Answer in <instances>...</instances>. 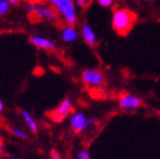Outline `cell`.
<instances>
[{
    "instance_id": "obj_1",
    "label": "cell",
    "mask_w": 160,
    "mask_h": 159,
    "mask_svg": "<svg viewBox=\"0 0 160 159\" xmlns=\"http://www.w3.org/2000/svg\"><path fill=\"white\" fill-rule=\"evenodd\" d=\"M136 22H138V15L133 10H129L127 8H116L112 13L111 26L118 35L126 37L133 30Z\"/></svg>"
},
{
    "instance_id": "obj_2",
    "label": "cell",
    "mask_w": 160,
    "mask_h": 159,
    "mask_svg": "<svg viewBox=\"0 0 160 159\" xmlns=\"http://www.w3.org/2000/svg\"><path fill=\"white\" fill-rule=\"evenodd\" d=\"M28 10L30 16L34 17L35 21L47 19L50 22H56L59 17L58 12L52 6H39L35 3H30Z\"/></svg>"
},
{
    "instance_id": "obj_3",
    "label": "cell",
    "mask_w": 160,
    "mask_h": 159,
    "mask_svg": "<svg viewBox=\"0 0 160 159\" xmlns=\"http://www.w3.org/2000/svg\"><path fill=\"white\" fill-rule=\"evenodd\" d=\"M55 8L66 25L74 26L76 24L77 16L74 0H60Z\"/></svg>"
},
{
    "instance_id": "obj_4",
    "label": "cell",
    "mask_w": 160,
    "mask_h": 159,
    "mask_svg": "<svg viewBox=\"0 0 160 159\" xmlns=\"http://www.w3.org/2000/svg\"><path fill=\"white\" fill-rule=\"evenodd\" d=\"M73 114H74L73 101H72V99L66 98L56 107L55 110L49 113V117L52 119L53 122L59 123L62 122L66 117H68L69 115H73Z\"/></svg>"
},
{
    "instance_id": "obj_5",
    "label": "cell",
    "mask_w": 160,
    "mask_h": 159,
    "mask_svg": "<svg viewBox=\"0 0 160 159\" xmlns=\"http://www.w3.org/2000/svg\"><path fill=\"white\" fill-rule=\"evenodd\" d=\"M94 123H96V118H92V117L86 118L83 113H74L69 119L71 127L75 133H82L89 129L90 126H92Z\"/></svg>"
},
{
    "instance_id": "obj_6",
    "label": "cell",
    "mask_w": 160,
    "mask_h": 159,
    "mask_svg": "<svg viewBox=\"0 0 160 159\" xmlns=\"http://www.w3.org/2000/svg\"><path fill=\"white\" fill-rule=\"evenodd\" d=\"M82 82L85 84L86 86H92V88H97V86H101L105 83V75L102 74L99 69L96 68H86L82 73Z\"/></svg>"
},
{
    "instance_id": "obj_7",
    "label": "cell",
    "mask_w": 160,
    "mask_h": 159,
    "mask_svg": "<svg viewBox=\"0 0 160 159\" xmlns=\"http://www.w3.org/2000/svg\"><path fill=\"white\" fill-rule=\"evenodd\" d=\"M118 105L123 110H135L142 106V99L133 93L125 92L120 95Z\"/></svg>"
},
{
    "instance_id": "obj_8",
    "label": "cell",
    "mask_w": 160,
    "mask_h": 159,
    "mask_svg": "<svg viewBox=\"0 0 160 159\" xmlns=\"http://www.w3.org/2000/svg\"><path fill=\"white\" fill-rule=\"evenodd\" d=\"M30 42L34 47H37L39 49L46 50V51H55L56 50V43L48 38L40 37V35H31Z\"/></svg>"
},
{
    "instance_id": "obj_9",
    "label": "cell",
    "mask_w": 160,
    "mask_h": 159,
    "mask_svg": "<svg viewBox=\"0 0 160 159\" xmlns=\"http://www.w3.org/2000/svg\"><path fill=\"white\" fill-rule=\"evenodd\" d=\"M82 38L85 41L86 44H89L90 47H94L97 44V35L94 33V31L92 30V28L90 26L89 23H84L82 25Z\"/></svg>"
},
{
    "instance_id": "obj_10",
    "label": "cell",
    "mask_w": 160,
    "mask_h": 159,
    "mask_svg": "<svg viewBox=\"0 0 160 159\" xmlns=\"http://www.w3.org/2000/svg\"><path fill=\"white\" fill-rule=\"evenodd\" d=\"M21 116L23 117L24 122L26 123V125H28L30 132L33 133V134H37L38 130H39V126H38V123H37V121H35V118L31 115V113L28 111V110H21Z\"/></svg>"
},
{
    "instance_id": "obj_11",
    "label": "cell",
    "mask_w": 160,
    "mask_h": 159,
    "mask_svg": "<svg viewBox=\"0 0 160 159\" xmlns=\"http://www.w3.org/2000/svg\"><path fill=\"white\" fill-rule=\"evenodd\" d=\"M77 37H78V34H77V31L75 30L74 26L66 25L62 30V39L64 40L65 42H74L75 40L77 39Z\"/></svg>"
},
{
    "instance_id": "obj_12",
    "label": "cell",
    "mask_w": 160,
    "mask_h": 159,
    "mask_svg": "<svg viewBox=\"0 0 160 159\" xmlns=\"http://www.w3.org/2000/svg\"><path fill=\"white\" fill-rule=\"evenodd\" d=\"M10 132H12V134L14 136H16L17 139H21V140H25V139L28 138V134L24 131H22L21 129H18V127H12Z\"/></svg>"
},
{
    "instance_id": "obj_13",
    "label": "cell",
    "mask_w": 160,
    "mask_h": 159,
    "mask_svg": "<svg viewBox=\"0 0 160 159\" xmlns=\"http://www.w3.org/2000/svg\"><path fill=\"white\" fill-rule=\"evenodd\" d=\"M10 3L8 0H0V16L6 15L9 12Z\"/></svg>"
},
{
    "instance_id": "obj_14",
    "label": "cell",
    "mask_w": 160,
    "mask_h": 159,
    "mask_svg": "<svg viewBox=\"0 0 160 159\" xmlns=\"http://www.w3.org/2000/svg\"><path fill=\"white\" fill-rule=\"evenodd\" d=\"M97 1H98L99 5L101 7H103V8H109V7L112 6L115 3V0H97Z\"/></svg>"
},
{
    "instance_id": "obj_15",
    "label": "cell",
    "mask_w": 160,
    "mask_h": 159,
    "mask_svg": "<svg viewBox=\"0 0 160 159\" xmlns=\"http://www.w3.org/2000/svg\"><path fill=\"white\" fill-rule=\"evenodd\" d=\"M77 159H91V156L88 150H81L77 152Z\"/></svg>"
},
{
    "instance_id": "obj_16",
    "label": "cell",
    "mask_w": 160,
    "mask_h": 159,
    "mask_svg": "<svg viewBox=\"0 0 160 159\" xmlns=\"http://www.w3.org/2000/svg\"><path fill=\"white\" fill-rule=\"evenodd\" d=\"M50 158L51 159H62V156H60V153H59L57 150H52V151L50 152Z\"/></svg>"
},
{
    "instance_id": "obj_17",
    "label": "cell",
    "mask_w": 160,
    "mask_h": 159,
    "mask_svg": "<svg viewBox=\"0 0 160 159\" xmlns=\"http://www.w3.org/2000/svg\"><path fill=\"white\" fill-rule=\"evenodd\" d=\"M88 3H89V0H76V5L78 7H82V8L88 6Z\"/></svg>"
},
{
    "instance_id": "obj_18",
    "label": "cell",
    "mask_w": 160,
    "mask_h": 159,
    "mask_svg": "<svg viewBox=\"0 0 160 159\" xmlns=\"http://www.w3.org/2000/svg\"><path fill=\"white\" fill-rule=\"evenodd\" d=\"M48 1H49L50 6L56 7V6H57V5L59 3V1H60V0H48Z\"/></svg>"
},
{
    "instance_id": "obj_19",
    "label": "cell",
    "mask_w": 160,
    "mask_h": 159,
    "mask_svg": "<svg viewBox=\"0 0 160 159\" xmlns=\"http://www.w3.org/2000/svg\"><path fill=\"white\" fill-rule=\"evenodd\" d=\"M8 1H9L10 5H18L22 0H8Z\"/></svg>"
},
{
    "instance_id": "obj_20",
    "label": "cell",
    "mask_w": 160,
    "mask_h": 159,
    "mask_svg": "<svg viewBox=\"0 0 160 159\" xmlns=\"http://www.w3.org/2000/svg\"><path fill=\"white\" fill-rule=\"evenodd\" d=\"M2 151H3V146H2V142L0 140V156L2 155Z\"/></svg>"
},
{
    "instance_id": "obj_21",
    "label": "cell",
    "mask_w": 160,
    "mask_h": 159,
    "mask_svg": "<svg viewBox=\"0 0 160 159\" xmlns=\"http://www.w3.org/2000/svg\"><path fill=\"white\" fill-rule=\"evenodd\" d=\"M3 107H5V105H3V102L1 100H0V113L3 110Z\"/></svg>"
},
{
    "instance_id": "obj_22",
    "label": "cell",
    "mask_w": 160,
    "mask_h": 159,
    "mask_svg": "<svg viewBox=\"0 0 160 159\" xmlns=\"http://www.w3.org/2000/svg\"><path fill=\"white\" fill-rule=\"evenodd\" d=\"M140 1H151V0H140Z\"/></svg>"
},
{
    "instance_id": "obj_23",
    "label": "cell",
    "mask_w": 160,
    "mask_h": 159,
    "mask_svg": "<svg viewBox=\"0 0 160 159\" xmlns=\"http://www.w3.org/2000/svg\"><path fill=\"white\" fill-rule=\"evenodd\" d=\"M115 1H123V0H115Z\"/></svg>"
},
{
    "instance_id": "obj_24",
    "label": "cell",
    "mask_w": 160,
    "mask_h": 159,
    "mask_svg": "<svg viewBox=\"0 0 160 159\" xmlns=\"http://www.w3.org/2000/svg\"><path fill=\"white\" fill-rule=\"evenodd\" d=\"M0 159H1V158H0Z\"/></svg>"
}]
</instances>
